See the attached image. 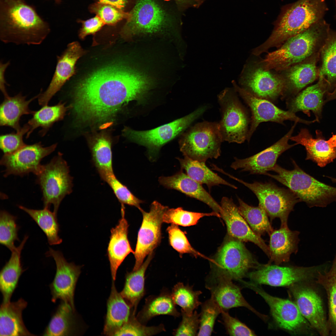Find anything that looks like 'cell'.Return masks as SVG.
Masks as SVG:
<instances>
[{
  "instance_id": "4fadbf2b",
  "label": "cell",
  "mask_w": 336,
  "mask_h": 336,
  "mask_svg": "<svg viewBox=\"0 0 336 336\" xmlns=\"http://www.w3.org/2000/svg\"><path fill=\"white\" fill-rule=\"evenodd\" d=\"M328 263L308 267L280 266L271 264H262L246 276L250 281L258 284L273 287H290L306 282L316 277L318 271L325 268Z\"/></svg>"
},
{
  "instance_id": "60d3db41",
  "label": "cell",
  "mask_w": 336,
  "mask_h": 336,
  "mask_svg": "<svg viewBox=\"0 0 336 336\" xmlns=\"http://www.w3.org/2000/svg\"><path fill=\"white\" fill-rule=\"evenodd\" d=\"M19 208L27 213L36 222L45 234L50 245L60 244L62 241L58 236L59 225L57 215L49 208L42 210L29 209L20 205Z\"/></svg>"
},
{
  "instance_id": "5b68a950",
  "label": "cell",
  "mask_w": 336,
  "mask_h": 336,
  "mask_svg": "<svg viewBox=\"0 0 336 336\" xmlns=\"http://www.w3.org/2000/svg\"><path fill=\"white\" fill-rule=\"evenodd\" d=\"M294 168L286 170L277 164L271 170L276 173L265 175L274 179L288 188L308 207H326L336 201V188L320 181L306 173L293 160Z\"/></svg>"
},
{
  "instance_id": "f35d334b",
  "label": "cell",
  "mask_w": 336,
  "mask_h": 336,
  "mask_svg": "<svg viewBox=\"0 0 336 336\" xmlns=\"http://www.w3.org/2000/svg\"><path fill=\"white\" fill-rule=\"evenodd\" d=\"M68 109L64 103L60 102L54 106H43L39 110L34 111L32 118L27 123L29 130L26 134V138L35 129L40 127L42 128L40 134L42 136L45 135L55 123L63 119Z\"/></svg>"
},
{
  "instance_id": "003e7915",
  "label": "cell",
  "mask_w": 336,
  "mask_h": 336,
  "mask_svg": "<svg viewBox=\"0 0 336 336\" xmlns=\"http://www.w3.org/2000/svg\"></svg>"
},
{
  "instance_id": "277c9868",
  "label": "cell",
  "mask_w": 336,
  "mask_h": 336,
  "mask_svg": "<svg viewBox=\"0 0 336 336\" xmlns=\"http://www.w3.org/2000/svg\"><path fill=\"white\" fill-rule=\"evenodd\" d=\"M324 0H299L285 10L268 38L254 49L257 55L280 47L289 39L324 19L328 10Z\"/></svg>"
},
{
  "instance_id": "db71d44e",
  "label": "cell",
  "mask_w": 336,
  "mask_h": 336,
  "mask_svg": "<svg viewBox=\"0 0 336 336\" xmlns=\"http://www.w3.org/2000/svg\"><path fill=\"white\" fill-rule=\"evenodd\" d=\"M29 130L27 124L16 133L1 135L0 137V147L4 154L13 153L22 147L26 144L23 141V137Z\"/></svg>"
},
{
  "instance_id": "9c48e42d",
  "label": "cell",
  "mask_w": 336,
  "mask_h": 336,
  "mask_svg": "<svg viewBox=\"0 0 336 336\" xmlns=\"http://www.w3.org/2000/svg\"><path fill=\"white\" fill-rule=\"evenodd\" d=\"M233 87L226 88L218 95L221 119L218 122L223 140L241 143L246 140L249 119Z\"/></svg>"
},
{
  "instance_id": "ac0fdd59",
  "label": "cell",
  "mask_w": 336,
  "mask_h": 336,
  "mask_svg": "<svg viewBox=\"0 0 336 336\" xmlns=\"http://www.w3.org/2000/svg\"><path fill=\"white\" fill-rule=\"evenodd\" d=\"M305 282L289 287V291L300 311L313 329L320 335H329L330 331L321 299Z\"/></svg>"
},
{
  "instance_id": "e0dca14e",
  "label": "cell",
  "mask_w": 336,
  "mask_h": 336,
  "mask_svg": "<svg viewBox=\"0 0 336 336\" xmlns=\"http://www.w3.org/2000/svg\"><path fill=\"white\" fill-rule=\"evenodd\" d=\"M129 14L120 32L124 37L155 32L167 22L165 13L153 0H139Z\"/></svg>"
},
{
  "instance_id": "7a4b0ae2",
  "label": "cell",
  "mask_w": 336,
  "mask_h": 336,
  "mask_svg": "<svg viewBox=\"0 0 336 336\" xmlns=\"http://www.w3.org/2000/svg\"><path fill=\"white\" fill-rule=\"evenodd\" d=\"M50 30L48 23L25 0H0V38L3 42L39 44Z\"/></svg>"
},
{
  "instance_id": "f907efd6",
  "label": "cell",
  "mask_w": 336,
  "mask_h": 336,
  "mask_svg": "<svg viewBox=\"0 0 336 336\" xmlns=\"http://www.w3.org/2000/svg\"><path fill=\"white\" fill-rule=\"evenodd\" d=\"M90 10L99 16L105 24L110 26L114 25L124 19H126L129 14V12H125L115 6L99 2L90 5Z\"/></svg>"
},
{
  "instance_id": "7402d4cb",
  "label": "cell",
  "mask_w": 336,
  "mask_h": 336,
  "mask_svg": "<svg viewBox=\"0 0 336 336\" xmlns=\"http://www.w3.org/2000/svg\"><path fill=\"white\" fill-rule=\"evenodd\" d=\"M297 122L290 131L275 143L258 153L249 157L240 159L235 157L231 165L234 170L247 171L252 174L265 175L276 164L277 161L283 152L297 144H290L288 141L292 137Z\"/></svg>"
},
{
  "instance_id": "6f0895ef",
  "label": "cell",
  "mask_w": 336,
  "mask_h": 336,
  "mask_svg": "<svg viewBox=\"0 0 336 336\" xmlns=\"http://www.w3.org/2000/svg\"><path fill=\"white\" fill-rule=\"evenodd\" d=\"M82 23L79 35L82 39H84L86 36L94 34L99 31L105 25L102 20L96 15L85 21H80Z\"/></svg>"
},
{
  "instance_id": "8d00e7d4",
  "label": "cell",
  "mask_w": 336,
  "mask_h": 336,
  "mask_svg": "<svg viewBox=\"0 0 336 336\" xmlns=\"http://www.w3.org/2000/svg\"><path fill=\"white\" fill-rule=\"evenodd\" d=\"M181 167L192 179L202 184L206 185L209 190L214 186L222 184L236 189L237 187L228 182L210 169L205 162H200L184 156L178 158Z\"/></svg>"
},
{
  "instance_id": "e7e4bbea",
  "label": "cell",
  "mask_w": 336,
  "mask_h": 336,
  "mask_svg": "<svg viewBox=\"0 0 336 336\" xmlns=\"http://www.w3.org/2000/svg\"><path fill=\"white\" fill-rule=\"evenodd\" d=\"M328 177L333 182L336 183V178H334L330 177Z\"/></svg>"
},
{
  "instance_id": "b9f144b4",
  "label": "cell",
  "mask_w": 336,
  "mask_h": 336,
  "mask_svg": "<svg viewBox=\"0 0 336 336\" xmlns=\"http://www.w3.org/2000/svg\"><path fill=\"white\" fill-rule=\"evenodd\" d=\"M74 310L69 304L62 301L53 315L43 335H71L73 325Z\"/></svg>"
},
{
  "instance_id": "d6986e66",
  "label": "cell",
  "mask_w": 336,
  "mask_h": 336,
  "mask_svg": "<svg viewBox=\"0 0 336 336\" xmlns=\"http://www.w3.org/2000/svg\"><path fill=\"white\" fill-rule=\"evenodd\" d=\"M57 145L56 143L44 147L40 142L26 144L13 153L4 154L0 161V164L5 167L4 176L11 175L22 176L30 173L36 175L42 165L41 160L54 152Z\"/></svg>"
},
{
  "instance_id": "ffe728a7",
  "label": "cell",
  "mask_w": 336,
  "mask_h": 336,
  "mask_svg": "<svg viewBox=\"0 0 336 336\" xmlns=\"http://www.w3.org/2000/svg\"><path fill=\"white\" fill-rule=\"evenodd\" d=\"M52 257L56 265V272L50 284L51 301L58 300L69 304L74 309V296L76 283L81 273V268L72 263L68 262L61 252L49 248L45 254Z\"/></svg>"
},
{
  "instance_id": "8fae6325",
  "label": "cell",
  "mask_w": 336,
  "mask_h": 336,
  "mask_svg": "<svg viewBox=\"0 0 336 336\" xmlns=\"http://www.w3.org/2000/svg\"><path fill=\"white\" fill-rule=\"evenodd\" d=\"M207 108H198L184 117L152 130L139 131L125 127L123 134L132 141L146 147L149 154L152 156L157 153L161 146L181 133L201 116Z\"/></svg>"
},
{
  "instance_id": "c3c4849f",
  "label": "cell",
  "mask_w": 336,
  "mask_h": 336,
  "mask_svg": "<svg viewBox=\"0 0 336 336\" xmlns=\"http://www.w3.org/2000/svg\"><path fill=\"white\" fill-rule=\"evenodd\" d=\"M201 306L200 325L197 336H210L216 320L221 313L222 309L211 297L202 303Z\"/></svg>"
},
{
  "instance_id": "680465c9",
  "label": "cell",
  "mask_w": 336,
  "mask_h": 336,
  "mask_svg": "<svg viewBox=\"0 0 336 336\" xmlns=\"http://www.w3.org/2000/svg\"><path fill=\"white\" fill-rule=\"evenodd\" d=\"M128 0H98V2L110 4L123 10Z\"/></svg>"
},
{
  "instance_id": "7dc6e473",
  "label": "cell",
  "mask_w": 336,
  "mask_h": 336,
  "mask_svg": "<svg viewBox=\"0 0 336 336\" xmlns=\"http://www.w3.org/2000/svg\"><path fill=\"white\" fill-rule=\"evenodd\" d=\"M17 217L5 210L0 213V243L11 252L16 247V241H19L18 232L20 227L16 222Z\"/></svg>"
},
{
  "instance_id": "f1b7e54d",
  "label": "cell",
  "mask_w": 336,
  "mask_h": 336,
  "mask_svg": "<svg viewBox=\"0 0 336 336\" xmlns=\"http://www.w3.org/2000/svg\"><path fill=\"white\" fill-rule=\"evenodd\" d=\"M299 232L290 230L287 226L273 230L269 235L270 260L268 263L279 265L289 261L291 255L298 250Z\"/></svg>"
},
{
  "instance_id": "74e56055",
  "label": "cell",
  "mask_w": 336,
  "mask_h": 336,
  "mask_svg": "<svg viewBox=\"0 0 336 336\" xmlns=\"http://www.w3.org/2000/svg\"><path fill=\"white\" fill-rule=\"evenodd\" d=\"M315 278L317 283L324 288L326 293L330 333L331 335L336 336V251L330 268L328 269L326 268L318 271Z\"/></svg>"
},
{
  "instance_id": "484cf974",
  "label": "cell",
  "mask_w": 336,
  "mask_h": 336,
  "mask_svg": "<svg viewBox=\"0 0 336 336\" xmlns=\"http://www.w3.org/2000/svg\"><path fill=\"white\" fill-rule=\"evenodd\" d=\"M315 84L310 86L292 99L289 104V111L295 113L301 111L308 116L310 111L315 115L317 121L321 118L322 108L325 102L324 96L329 92L326 79L322 75Z\"/></svg>"
},
{
  "instance_id": "03108f58",
  "label": "cell",
  "mask_w": 336,
  "mask_h": 336,
  "mask_svg": "<svg viewBox=\"0 0 336 336\" xmlns=\"http://www.w3.org/2000/svg\"><path fill=\"white\" fill-rule=\"evenodd\" d=\"M56 4H59L60 3L61 1V0H54Z\"/></svg>"
},
{
  "instance_id": "d4e9b609",
  "label": "cell",
  "mask_w": 336,
  "mask_h": 336,
  "mask_svg": "<svg viewBox=\"0 0 336 336\" xmlns=\"http://www.w3.org/2000/svg\"><path fill=\"white\" fill-rule=\"evenodd\" d=\"M124 204H121V217L118 224L111 230L107 248L112 279L115 281L119 267L130 253H134L128 237L129 225L125 217Z\"/></svg>"
},
{
  "instance_id": "f5cc1de1",
  "label": "cell",
  "mask_w": 336,
  "mask_h": 336,
  "mask_svg": "<svg viewBox=\"0 0 336 336\" xmlns=\"http://www.w3.org/2000/svg\"><path fill=\"white\" fill-rule=\"evenodd\" d=\"M103 180L110 187L121 204L135 207L140 211L142 210L140 204L143 202L136 197L126 186L122 184L116 178L114 174L106 176Z\"/></svg>"
},
{
  "instance_id": "d590c367",
  "label": "cell",
  "mask_w": 336,
  "mask_h": 336,
  "mask_svg": "<svg viewBox=\"0 0 336 336\" xmlns=\"http://www.w3.org/2000/svg\"><path fill=\"white\" fill-rule=\"evenodd\" d=\"M153 256L152 252L148 255L147 259L138 269L127 273L124 287L120 293L135 311L140 301L145 294V273Z\"/></svg>"
},
{
  "instance_id": "11a10c76",
  "label": "cell",
  "mask_w": 336,
  "mask_h": 336,
  "mask_svg": "<svg viewBox=\"0 0 336 336\" xmlns=\"http://www.w3.org/2000/svg\"><path fill=\"white\" fill-rule=\"evenodd\" d=\"M181 321L172 333L175 336H197L200 325V314L195 310L191 315L181 311Z\"/></svg>"
},
{
  "instance_id": "e575fe53",
  "label": "cell",
  "mask_w": 336,
  "mask_h": 336,
  "mask_svg": "<svg viewBox=\"0 0 336 336\" xmlns=\"http://www.w3.org/2000/svg\"><path fill=\"white\" fill-rule=\"evenodd\" d=\"M320 55L314 56L297 63L287 69L286 81L287 86L294 92L297 93L312 83L319 75L317 66Z\"/></svg>"
},
{
  "instance_id": "8992f818",
  "label": "cell",
  "mask_w": 336,
  "mask_h": 336,
  "mask_svg": "<svg viewBox=\"0 0 336 336\" xmlns=\"http://www.w3.org/2000/svg\"><path fill=\"white\" fill-rule=\"evenodd\" d=\"M223 142L218 122L204 121L183 133L179 143L184 156L206 162L208 159H216L220 156Z\"/></svg>"
},
{
  "instance_id": "f546056e",
  "label": "cell",
  "mask_w": 336,
  "mask_h": 336,
  "mask_svg": "<svg viewBox=\"0 0 336 336\" xmlns=\"http://www.w3.org/2000/svg\"><path fill=\"white\" fill-rule=\"evenodd\" d=\"M136 312L118 292L113 282L111 292L107 301V312L104 334L114 336Z\"/></svg>"
},
{
  "instance_id": "603a6c76",
  "label": "cell",
  "mask_w": 336,
  "mask_h": 336,
  "mask_svg": "<svg viewBox=\"0 0 336 336\" xmlns=\"http://www.w3.org/2000/svg\"><path fill=\"white\" fill-rule=\"evenodd\" d=\"M85 53L79 44L74 42L68 45L62 54L57 56L56 69L51 82L45 91L40 93L38 98L40 105H48L52 97L75 74L76 62Z\"/></svg>"
},
{
  "instance_id": "44dd1931",
  "label": "cell",
  "mask_w": 336,
  "mask_h": 336,
  "mask_svg": "<svg viewBox=\"0 0 336 336\" xmlns=\"http://www.w3.org/2000/svg\"><path fill=\"white\" fill-rule=\"evenodd\" d=\"M232 279L222 274L210 272L205 280V287L210 292L211 297L222 310L243 307L265 320L267 316L256 311L245 299L239 286Z\"/></svg>"
},
{
  "instance_id": "f6af8a7d",
  "label": "cell",
  "mask_w": 336,
  "mask_h": 336,
  "mask_svg": "<svg viewBox=\"0 0 336 336\" xmlns=\"http://www.w3.org/2000/svg\"><path fill=\"white\" fill-rule=\"evenodd\" d=\"M171 295L176 305L181 308V311L191 315L202 303L199 296L202 294L199 290H194L193 286L179 282L172 289Z\"/></svg>"
},
{
  "instance_id": "52a82bcc",
  "label": "cell",
  "mask_w": 336,
  "mask_h": 336,
  "mask_svg": "<svg viewBox=\"0 0 336 336\" xmlns=\"http://www.w3.org/2000/svg\"><path fill=\"white\" fill-rule=\"evenodd\" d=\"M36 175L42 193L44 208H49L53 204V212L57 215L61 202L71 193L72 187V178L62 154L58 152L49 163L42 165Z\"/></svg>"
},
{
  "instance_id": "ee69618b",
  "label": "cell",
  "mask_w": 336,
  "mask_h": 336,
  "mask_svg": "<svg viewBox=\"0 0 336 336\" xmlns=\"http://www.w3.org/2000/svg\"><path fill=\"white\" fill-rule=\"evenodd\" d=\"M238 200L239 212L252 231L260 236L266 233L269 235L274 230L264 210L259 206L249 205L239 197Z\"/></svg>"
},
{
  "instance_id": "7bdbcfd3",
  "label": "cell",
  "mask_w": 336,
  "mask_h": 336,
  "mask_svg": "<svg viewBox=\"0 0 336 336\" xmlns=\"http://www.w3.org/2000/svg\"><path fill=\"white\" fill-rule=\"evenodd\" d=\"M320 59L319 75L326 79L330 92L336 85V31L330 30L321 51Z\"/></svg>"
},
{
  "instance_id": "94428289",
  "label": "cell",
  "mask_w": 336,
  "mask_h": 336,
  "mask_svg": "<svg viewBox=\"0 0 336 336\" xmlns=\"http://www.w3.org/2000/svg\"><path fill=\"white\" fill-rule=\"evenodd\" d=\"M327 142L331 147H336V134L333 135Z\"/></svg>"
},
{
  "instance_id": "9a60e30c",
  "label": "cell",
  "mask_w": 336,
  "mask_h": 336,
  "mask_svg": "<svg viewBox=\"0 0 336 336\" xmlns=\"http://www.w3.org/2000/svg\"><path fill=\"white\" fill-rule=\"evenodd\" d=\"M233 87L249 107L251 111V124L246 140L249 142L259 124L263 122L271 121L283 123L284 121L290 120L295 122L309 124L316 121L302 119L290 111L282 110L265 99L256 96L241 87L236 82L232 81Z\"/></svg>"
},
{
  "instance_id": "6125c7cd",
  "label": "cell",
  "mask_w": 336,
  "mask_h": 336,
  "mask_svg": "<svg viewBox=\"0 0 336 336\" xmlns=\"http://www.w3.org/2000/svg\"><path fill=\"white\" fill-rule=\"evenodd\" d=\"M206 0H195V7L197 8L198 7Z\"/></svg>"
},
{
  "instance_id": "91938a15",
  "label": "cell",
  "mask_w": 336,
  "mask_h": 336,
  "mask_svg": "<svg viewBox=\"0 0 336 336\" xmlns=\"http://www.w3.org/2000/svg\"><path fill=\"white\" fill-rule=\"evenodd\" d=\"M326 97V102L333 100L336 99V85L333 91L331 92H328L327 93Z\"/></svg>"
},
{
  "instance_id": "836d02e7",
  "label": "cell",
  "mask_w": 336,
  "mask_h": 336,
  "mask_svg": "<svg viewBox=\"0 0 336 336\" xmlns=\"http://www.w3.org/2000/svg\"><path fill=\"white\" fill-rule=\"evenodd\" d=\"M40 94L28 100L21 93L13 97L8 95L4 96V100L0 106V124L1 126L11 127L16 131L21 128L20 124L21 117L23 115L33 114L29 105L35 99L38 98Z\"/></svg>"
},
{
  "instance_id": "9f6ffc18",
  "label": "cell",
  "mask_w": 336,
  "mask_h": 336,
  "mask_svg": "<svg viewBox=\"0 0 336 336\" xmlns=\"http://www.w3.org/2000/svg\"><path fill=\"white\" fill-rule=\"evenodd\" d=\"M226 332L231 336H255L254 332L236 318L231 316L228 311L222 309L221 313Z\"/></svg>"
},
{
  "instance_id": "4316f807",
  "label": "cell",
  "mask_w": 336,
  "mask_h": 336,
  "mask_svg": "<svg viewBox=\"0 0 336 336\" xmlns=\"http://www.w3.org/2000/svg\"><path fill=\"white\" fill-rule=\"evenodd\" d=\"M160 183L164 186L176 189L185 195L197 199L209 206L220 215L222 209L219 205L203 187L187 174L181 171L170 176L160 177Z\"/></svg>"
},
{
  "instance_id": "816d5d0a",
  "label": "cell",
  "mask_w": 336,
  "mask_h": 336,
  "mask_svg": "<svg viewBox=\"0 0 336 336\" xmlns=\"http://www.w3.org/2000/svg\"><path fill=\"white\" fill-rule=\"evenodd\" d=\"M169 242L171 246L180 254H190L195 257L200 256L212 261L213 259L207 257L195 250L191 245L184 232L177 225L171 224L167 229Z\"/></svg>"
},
{
  "instance_id": "2e32d148",
  "label": "cell",
  "mask_w": 336,
  "mask_h": 336,
  "mask_svg": "<svg viewBox=\"0 0 336 336\" xmlns=\"http://www.w3.org/2000/svg\"><path fill=\"white\" fill-rule=\"evenodd\" d=\"M240 86L259 97L274 100L282 94L286 81L279 76L250 63L244 66L238 80Z\"/></svg>"
},
{
  "instance_id": "cb8c5ba5",
  "label": "cell",
  "mask_w": 336,
  "mask_h": 336,
  "mask_svg": "<svg viewBox=\"0 0 336 336\" xmlns=\"http://www.w3.org/2000/svg\"><path fill=\"white\" fill-rule=\"evenodd\" d=\"M222 212L221 217L224 221L229 235L241 241L250 242L259 247L269 258L268 246L264 240L251 229L240 214L231 198L224 197L221 204Z\"/></svg>"
},
{
  "instance_id": "5bb4252c",
  "label": "cell",
  "mask_w": 336,
  "mask_h": 336,
  "mask_svg": "<svg viewBox=\"0 0 336 336\" xmlns=\"http://www.w3.org/2000/svg\"><path fill=\"white\" fill-rule=\"evenodd\" d=\"M168 208L157 201L151 204L149 212L140 211L143 220L139 230L136 248L133 254L135 259L133 270L138 269L146 257L153 252L160 244L161 239V227L163 216Z\"/></svg>"
},
{
  "instance_id": "3957f363",
  "label": "cell",
  "mask_w": 336,
  "mask_h": 336,
  "mask_svg": "<svg viewBox=\"0 0 336 336\" xmlns=\"http://www.w3.org/2000/svg\"><path fill=\"white\" fill-rule=\"evenodd\" d=\"M329 25L324 19L287 40L278 49L268 53L260 63L266 70H280L315 56L321 51L330 31Z\"/></svg>"
},
{
  "instance_id": "4dcf8cb0",
  "label": "cell",
  "mask_w": 336,
  "mask_h": 336,
  "mask_svg": "<svg viewBox=\"0 0 336 336\" xmlns=\"http://www.w3.org/2000/svg\"><path fill=\"white\" fill-rule=\"evenodd\" d=\"M27 303L20 298L16 301L2 303L0 308V336H34L27 329L22 313Z\"/></svg>"
},
{
  "instance_id": "30bf717a",
  "label": "cell",
  "mask_w": 336,
  "mask_h": 336,
  "mask_svg": "<svg viewBox=\"0 0 336 336\" xmlns=\"http://www.w3.org/2000/svg\"><path fill=\"white\" fill-rule=\"evenodd\" d=\"M211 263V271L237 281L246 276L250 269H256L262 264L254 258L242 241L235 238L224 243Z\"/></svg>"
},
{
  "instance_id": "bcb514c9",
  "label": "cell",
  "mask_w": 336,
  "mask_h": 336,
  "mask_svg": "<svg viewBox=\"0 0 336 336\" xmlns=\"http://www.w3.org/2000/svg\"><path fill=\"white\" fill-rule=\"evenodd\" d=\"M210 216L221 217L220 214L214 211L201 213L186 211L181 207L171 209L168 208L164 212L162 219L163 222L189 226L196 224L203 217Z\"/></svg>"
},
{
  "instance_id": "1f68e13d",
  "label": "cell",
  "mask_w": 336,
  "mask_h": 336,
  "mask_svg": "<svg viewBox=\"0 0 336 336\" xmlns=\"http://www.w3.org/2000/svg\"><path fill=\"white\" fill-rule=\"evenodd\" d=\"M28 238V236H25L20 245L12 252L10 259L1 271L0 290L2 296V303L10 301L19 278L25 271L21 265V255Z\"/></svg>"
},
{
  "instance_id": "681fc988",
  "label": "cell",
  "mask_w": 336,
  "mask_h": 336,
  "mask_svg": "<svg viewBox=\"0 0 336 336\" xmlns=\"http://www.w3.org/2000/svg\"><path fill=\"white\" fill-rule=\"evenodd\" d=\"M133 313L128 321L123 325L114 336H149L166 331L164 326L161 324L157 326H147L140 322Z\"/></svg>"
},
{
  "instance_id": "ba28073f",
  "label": "cell",
  "mask_w": 336,
  "mask_h": 336,
  "mask_svg": "<svg viewBox=\"0 0 336 336\" xmlns=\"http://www.w3.org/2000/svg\"><path fill=\"white\" fill-rule=\"evenodd\" d=\"M222 173L252 191L258 199V206L264 210L271 221L276 218H279L281 222V226H287L290 213L293 210L295 205L300 202L289 189L278 187L271 182L248 183L224 171Z\"/></svg>"
},
{
  "instance_id": "83f0119b",
  "label": "cell",
  "mask_w": 336,
  "mask_h": 336,
  "mask_svg": "<svg viewBox=\"0 0 336 336\" xmlns=\"http://www.w3.org/2000/svg\"><path fill=\"white\" fill-rule=\"evenodd\" d=\"M316 138H313L307 129L303 128L290 139L305 147L306 160H311L319 166L324 167L336 159V147L329 145L321 132L316 131Z\"/></svg>"
},
{
  "instance_id": "7c38bea8",
  "label": "cell",
  "mask_w": 336,
  "mask_h": 336,
  "mask_svg": "<svg viewBox=\"0 0 336 336\" xmlns=\"http://www.w3.org/2000/svg\"><path fill=\"white\" fill-rule=\"evenodd\" d=\"M240 282L243 286L252 290L264 299L279 327L293 334H311L313 328L302 315L294 302L271 296L259 284L250 281L242 279Z\"/></svg>"
},
{
  "instance_id": "ab89813d",
  "label": "cell",
  "mask_w": 336,
  "mask_h": 336,
  "mask_svg": "<svg viewBox=\"0 0 336 336\" xmlns=\"http://www.w3.org/2000/svg\"><path fill=\"white\" fill-rule=\"evenodd\" d=\"M90 148L93 162L101 179L114 174L109 138L105 134L98 135L91 143Z\"/></svg>"
},
{
  "instance_id": "d6a6232c",
  "label": "cell",
  "mask_w": 336,
  "mask_h": 336,
  "mask_svg": "<svg viewBox=\"0 0 336 336\" xmlns=\"http://www.w3.org/2000/svg\"><path fill=\"white\" fill-rule=\"evenodd\" d=\"M181 315L176 307L171 292L167 289L163 288L158 295H151L146 298L144 306L136 316L140 322L146 325L150 320L156 316L167 315L178 317Z\"/></svg>"
},
{
  "instance_id": "6da1fadb",
  "label": "cell",
  "mask_w": 336,
  "mask_h": 336,
  "mask_svg": "<svg viewBox=\"0 0 336 336\" xmlns=\"http://www.w3.org/2000/svg\"><path fill=\"white\" fill-rule=\"evenodd\" d=\"M150 87L142 75L122 64L112 63L95 70L76 86L73 111L82 123L103 124L129 101L142 103Z\"/></svg>"
},
{
  "instance_id": "be15d7a7",
  "label": "cell",
  "mask_w": 336,
  "mask_h": 336,
  "mask_svg": "<svg viewBox=\"0 0 336 336\" xmlns=\"http://www.w3.org/2000/svg\"><path fill=\"white\" fill-rule=\"evenodd\" d=\"M166 1H168L169 0H165ZM180 2L182 4H188V3H193L194 2V4L195 3V1L194 0H177Z\"/></svg>"
}]
</instances>
